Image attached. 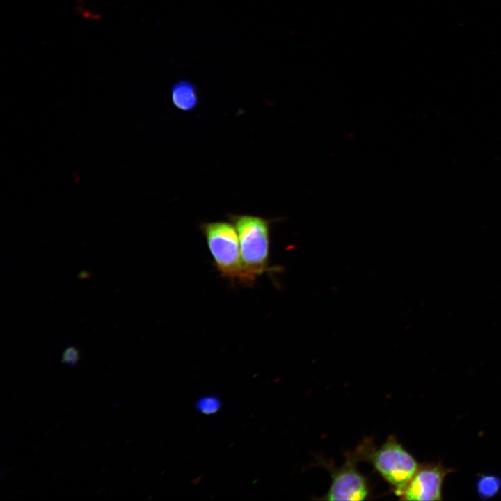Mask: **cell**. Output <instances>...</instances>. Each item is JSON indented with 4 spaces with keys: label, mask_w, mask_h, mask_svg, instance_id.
<instances>
[{
    "label": "cell",
    "mask_w": 501,
    "mask_h": 501,
    "mask_svg": "<svg viewBox=\"0 0 501 501\" xmlns=\"http://www.w3.org/2000/svg\"><path fill=\"white\" fill-rule=\"evenodd\" d=\"M227 218L238 234L245 285L250 287L258 276L279 269L269 264L271 227L277 219L234 214H228Z\"/></svg>",
    "instance_id": "6da1fadb"
},
{
    "label": "cell",
    "mask_w": 501,
    "mask_h": 501,
    "mask_svg": "<svg viewBox=\"0 0 501 501\" xmlns=\"http://www.w3.org/2000/svg\"><path fill=\"white\" fill-rule=\"evenodd\" d=\"M357 450L360 460L372 466L395 495L404 489L420 466L394 436H389L378 448L374 446L372 439H365Z\"/></svg>",
    "instance_id": "7a4b0ae2"
},
{
    "label": "cell",
    "mask_w": 501,
    "mask_h": 501,
    "mask_svg": "<svg viewBox=\"0 0 501 501\" xmlns=\"http://www.w3.org/2000/svg\"><path fill=\"white\" fill-rule=\"evenodd\" d=\"M214 264L221 276L232 283L245 285L239 240L230 221L206 222L200 225Z\"/></svg>",
    "instance_id": "3957f363"
},
{
    "label": "cell",
    "mask_w": 501,
    "mask_h": 501,
    "mask_svg": "<svg viewBox=\"0 0 501 501\" xmlns=\"http://www.w3.org/2000/svg\"><path fill=\"white\" fill-rule=\"evenodd\" d=\"M361 461L357 449L348 452L340 467L321 461L331 475V482L323 500H365L371 495V486L367 477L359 472L357 463Z\"/></svg>",
    "instance_id": "277c9868"
},
{
    "label": "cell",
    "mask_w": 501,
    "mask_h": 501,
    "mask_svg": "<svg viewBox=\"0 0 501 501\" xmlns=\"http://www.w3.org/2000/svg\"><path fill=\"white\" fill-rule=\"evenodd\" d=\"M450 470L441 463L420 465L413 477L397 496L402 500H442L443 480Z\"/></svg>",
    "instance_id": "5b68a950"
},
{
    "label": "cell",
    "mask_w": 501,
    "mask_h": 501,
    "mask_svg": "<svg viewBox=\"0 0 501 501\" xmlns=\"http://www.w3.org/2000/svg\"><path fill=\"white\" fill-rule=\"evenodd\" d=\"M173 106L184 112L193 111L199 104V96L196 86L188 80L175 83L170 89Z\"/></svg>",
    "instance_id": "8992f818"
},
{
    "label": "cell",
    "mask_w": 501,
    "mask_h": 501,
    "mask_svg": "<svg viewBox=\"0 0 501 501\" xmlns=\"http://www.w3.org/2000/svg\"><path fill=\"white\" fill-rule=\"evenodd\" d=\"M476 488L478 495L482 499H487L498 494L501 488V480L492 475H484L477 481Z\"/></svg>",
    "instance_id": "52a82bcc"
},
{
    "label": "cell",
    "mask_w": 501,
    "mask_h": 501,
    "mask_svg": "<svg viewBox=\"0 0 501 501\" xmlns=\"http://www.w3.org/2000/svg\"><path fill=\"white\" fill-rule=\"evenodd\" d=\"M195 406L200 413L205 415H212L216 413L221 409V403L216 396L206 395L200 397L196 402Z\"/></svg>",
    "instance_id": "ba28073f"
},
{
    "label": "cell",
    "mask_w": 501,
    "mask_h": 501,
    "mask_svg": "<svg viewBox=\"0 0 501 501\" xmlns=\"http://www.w3.org/2000/svg\"><path fill=\"white\" fill-rule=\"evenodd\" d=\"M79 358L80 352L77 347L72 344H67L63 351L61 362L74 367L77 365Z\"/></svg>",
    "instance_id": "9c48e42d"
}]
</instances>
